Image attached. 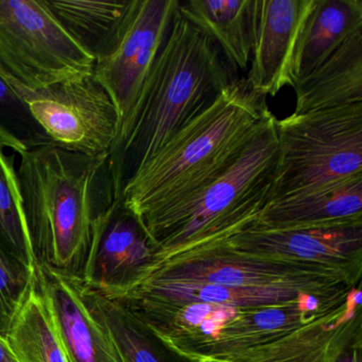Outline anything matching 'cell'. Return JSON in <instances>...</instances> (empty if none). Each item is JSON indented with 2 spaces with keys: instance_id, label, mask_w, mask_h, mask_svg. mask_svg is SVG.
I'll return each mask as SVG.
<instances>
[{
  "instance_id": "6da1fadb",
  "label": "cell",
  "mask_w": 362,
  "mask_h": 362,
  "mask_svg": "<svg viewBox=\"0 0 362 362\" xmlns=\"http://www.w3.org/2000/svg\"><path fill=\"white\" fill-rule=\"evenodd\" d=\"M236 76L216 42L177 9L109 152L115 202L152 156L209 109Z\"/></svg>"
},
{
  "instance_id": "7a4b0ae2",
  "label": "cell",
  "mask_w": 362,
  "mask_h": 362,
  "mask_svg": "<svg viewBox=\"0 0 362 362\" xmlns=\"http://www.w3.org/2000/svg\"><path fill=\"white\" fill-rule=\"evenodd\" d=\"M16 173L35 267L80 279L95 226L115 204L109 154L50 144L20 154Z\"/></svg>"
},
{
  "instance_id": "3957f363",
  "label": "cell",
  "mask_w": 362,
  "mask_h": 362,
  "mask_svg": "<svg viewBox=\"0 0 362 362\" xmlns=\"http://www.w3.org/2000/svg\"><path fill=\"white\" fill-rule=\"evenodd\" d=\"M271 115L267 97L237 78L152 156L115 203L141 220L194 196L238 160Z\"/></svg>"
},
{
  "instance_id": "277c9868",
  "label": "cell",
  "mask_w": 362,
  "mask_h": 362,
  "mask_svg": "<svg viewBox=\"0 0 362 362\" xmlns=\"http://www.w3.org/2000/svg\"><path fill=\"white\" fill-rule=\"evenodd\" d=\"M276 119L272 114L238 160L211 185L139 220L156 249L154 262L226 240L255 223L274 181Z\"/></svg>"
},
{
  "instance_id": "5b68a950",
  "label": "cell",
  "mask_w": 362,
  "mask_h": 362,
  "mask_svg": "<svg viewBox=\"0 0 362 362\" xmlns=\"http://www.w3.org/2000/svg\"><path fill=\"white\" fill-rule=\"evenodd\" d=\"M270 201L362 177V103L276 119Z\"/></svg>"
},
{
  "instance_id": "8992f818",
  "label": "cell",
  "mask_w": 362,
  "mask_h": 362,
  "mask_svg": "<svg viewBox=\"0 0 362 362\" xmlns=\"http://www.w3.org/2000/svg\"><path fill=\"white\" fill-rule=\"evenodd\" d=\"M94 67L45 0H0V74L37 90L88 77Z\"/></svg>"
},
{
  "instance_id": "52a82bcc",
  "label": "cell",
  "mask_w": 362,
  "mask_h": 362,
  "mask_svg": "<svg viewBox=\"0 0 362 362\" xmlns=\"http://www.w3.org/2000/svg\"><path fill=\"white\" fill-rule=\"evenodd\" d=\"M144 281H202L234 288H281L321 296H344L355 288L329 271L238 251L222 241L156 260L136 284Z\"/></svg>"
},
{
  "instance_id": "ba28073f",
  "label": "cell",
  "mask_w": 362,
  "mask_h": 362,
  "mask_svg": "<svg viewBox=\"0 0 362 362\" xmlns=\"http://www.w3.org/2000/svg\"><path fill=\"white\" fill-rule=\"evenodd\" d=\"M0 76L24 100L54 145L88 156L109 154L120 116L94 75L37 90Z\"/></svg>"
},
{
  "instance_id": "9c48e42d",
  "label": "cell",
  "mask_w": 362,
  "mask_h": 362,
  "mask_svg": "<svg viewBox=\"0 0 362 362\" xmlns=\"http://www.w3.org/2000/svg\"><path fill=\"white\" fill-rule=\"evenodd\" d=\"M180 0H131L114 37L95 59V79L126 117L166 37Z\"/></svg>"
},
{
  "instance_id": "30bf717a",
  "label": "cell",
  "mask_w": 362,
  "mask_h": 362,
  "mask_svg": "<svg viewBox=\"0 0 362 362\" xmlns=\"http://www.w3.org/2000/svg\"><path fill=\"white\" fill-rule=\"evenodd\" d=\"M222 243L238 251L323 269L351 287L361 286L362 223L334 228L250 226Z\"/></svg>"
},
{
  "instance_id": "8fae6325",
  "label": "cell",
  "mask_w": 362,
  "mask_h": 362,
  "mask_svg": "<svg viewBox=\"0 0 362 362\" xmlns=\"http://www.w3.org/2000/svg\"><path fill=\"white\" fill-rule=\"evenodd\" d=\"M317 0H253L252 65L247 80L262 96L293 88L303 35Z\"/></svg>"
},
{
  "instance_id": "7c38bea8",
  "label": "cell",
  "mask_w": 362,
  "mask_h": 362,
  "mask_svg": "<svg viewBox=\"0 0 362 362\" xmlns=\"http://www.w3.org/2000/svg\"><path fill=\"white\" fill-rule=\"evenodd\" d=\"M361 286L328 315L272 342L206 362H361Z\"/></svg>"
},
{
  "instance_id": "4fadbf2b",
  "label": "cell",
  "mask_w": 362,
  "mask_h": 362,
  "mask_svg": "<svg viewBox=\"0 0 362 362\" xmlns=\"http://www.w3.org/2000/svg\"><path fill=\"white\" fill-rule=\"evenodd\" d=\"M156 258V249L139 220L122 205L97 222L80 281L114 296L134 286Z\"/></svg>"
},
{
  "instance_id": "5bb4252c",
  "label": "cell",
  "mask_w": 362,
  "mask_h": 362,
  "mask_svg": "<svg viewBox=\"0 0 362 362\" xmlns=\"http://www.w3.org/2000/svg\"><path fill=\"white\" fill-rule=\"evenodd\" d=\"M35 277L69 362H122L111 339L88 311L77 277L45 267H35Z\"/></svg>"
},
{
  "instance_id": "9a60e30c",
  "label": "cell",
  "mask_w": 362,
  "mask_h": 362,
  "mask_svg": "<svg viewBox=\"0 0 362 362\" xmlns=\"http://www.w3.org/2000/svg\"><path fill=\"white\" fill-rule=\"evenodd\" d=\"M362 223V177L270 201L252 226L334 228Z\"/></svg>"
},
{
  "instance_id": "2e32d148",
  "label": "cell",
  "mask_w": 362,
  "mask_h": 362,
  "mask_svg": "<svg viewBox=\"0 0 362 362\" xmlns=\"http://www.w3.org/2000/svg\"><path fill=\"white\" fill-rule=\"evenodd\" d=\"M294 114L362 103V30L293 86Z\"/></svg>"
},
{
  "instance_id": "e0dca14e",
  "label": "cell",
  "mask_w": 362,
  "mask_h": 362,
  "mask_svg": "<svg viewBox=\"0 0 362 362\" xmlns=\"http://www.w3.org/2000/svg\"><path fill=\"white\" fill-rule=\"evenodd\" d=\"M76 281L88 311L105 330L122 362H190L167 349L122 302L86 287L78 277Z\"/></svg>"
},
{
  "instance_id": "ac0fdd59",
  "label": "cell",
  "mask_w": 362,
  "mask_h": 362,
  "mask_svg": "<svg viewBox=\"0 0 362 362\" xmlns=\"http://www.w3.org/2000/svg\"><path fill=\"white\" fill-rule=\"evenodd\" d=\"M177 10L216 42L235 71H247L253 45V0H188L180 1Z\"/></svg>"
},
{
  "instance_id": "d6986e66",
  "label": "cell",
  "mask_w": 362,
  "mask_h": 362,
  "mask_svg": "<svg viewBox=\"0 0 362 362\" xmlns=\"http://www.w3.org/2000/svg\"><path fill=\"white\" fill-rule=\"evenodd\" d=\"M306 294L311 293L281 288L226 287L202 281H144L127 291L110 298H144L170 302L209 303L239 308H257L296 302Z\"/></svg>"
},
{
  "instance_id": "ffe728a7",
  "label": "cell",
  "mask_w": 362,
  "mask_h": 362,
  "mask_svg": "<svg viewBox=\"0 0 362 362\" xmlns=\"http://www.w3.org/2000/svg\"><path fill=\"white\" fill-rule=\"evenodd\" d=\"M5 342L16 362H69L37 277L8 329Z\"/></svg>"
},
{
  "instance_id": "44dd1931",
  "label": "cell",
  "mask_w": 362,
  "mask_h": 362,
  "mask_svg": "<svg viewBox=\"0 0 362 362\" xmlns=\"http://www.w3.org/2000/svg\"><path fill=\"white\" fill-rule=\"evenodd\" d=\"M359 30H362L361 0H317L303 35L296 81Z\"/></svg>"
},
{
  "instance_id": "7402d4cb",
  "label": "cell",
  "mask_w": 362,
  "mask_h": 362,
  "mask_svg": "<svg viewBox=\"0 0 362 362\" xmlns=\"http://www.w3.org/2000/svg\"><path fill=\"white\" fill-rule=\"evenodd\" d=\"M45 4L95 59L115 35L130 6L126 0H45Z\"/></svg>"
},
{
  "instance_id": "603a6c76",
  "label": "cell",
  "mask_w": 362,
  "mask_h": 362,
  "mask_svg": "<svg viewBox=\"0 0 362 362\" xmlns=\"http://www.w3.org/2000/svg\"><path fill=\"white\" fill-rule=\"evenodd\" d=\"M0 243L18 262L35 268L23 211L22 194L13 156L0 145Z\"/></svg>"
},
{
  "instance_id": "cb8c5ba5",
  "label": "cell",
  "mask_w": 362,
  "mask_h": 362,
  "mask_svg": "<svg viewBox=\"0 0 362 362\" xmlns=\"http://www.w3.org/2000/svg\"><path fill=\"white\" fill-rule=\"evenodd\" d=\"M54 144L16 90L0 76V145L14 156Z\"/></svg>"
},
{
  "instance_id": "d4e9b609",
  "label": "cell",
  "mask_w": 362,
  "mask_h": 362,
  "mask_svg": "<svg viewBox=\"0 0 362 362\" xmlns=\"http://www.w3.org/2000/svg\"><path fill=\"white\" fill-rule=\"evenodd\" d=\"M35 277V268L18 262L0 243V337L4 340Z\"/></svg>"
},
{
  "instance_id": "484cf974",
  "label": "cell",
  "mask_w": 362,
  "mask_h": 362,
  "mask_svg": "<svg viewBox=\"0 0 362 362\" xmlns=\"http://www.w3.org/2000/svg\"><path fill=\"white\" fill-rule=\"evenodd\" d=\"M0 362H16L5 340L0 337Z\"/></svg>"
}]
</instances>
